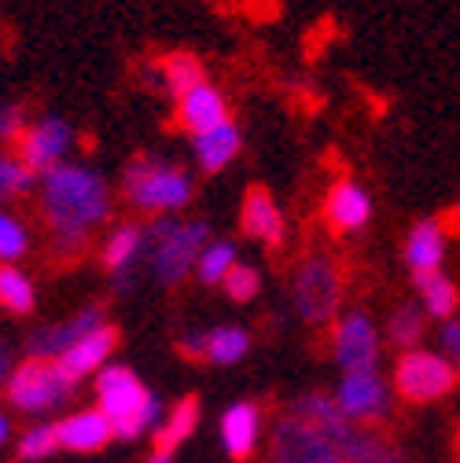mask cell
<instances>
[{"mask_svg": "<svg viewBox=\"0 0 460 463\" xmlns=\"http://www.w3.org/2000/svg\"><path fill=\"white\" fill-rule=\"evenodd\" d=\"M236 265H240V250H236L233 240H210L206 250H203L199 261H196V279H199L203 287H221L225 276L233 272Z\"/></svg>", "mask_w": 460, "mask_h": 463, "instance_id": "obj_28", "label": "cell"}, {"mask_svg": "<svg viewBox=\"0 0 460 463\" xmlns=\"http://www.w3.org/2000/svg\"><path fill=\"white\" fill-rule=\"evenodd\" d=\"M287 412H295L299 420L313 423L335 445V452L347 459V463H406L401 449L387 434H379L376 427H365V423L347 420V416L335 409V401L328 393H306Z\"/></svg>", "mask_w": 460, "mask_h": 463, "instance_id": "obj_3", "label": "cell"}, {"mask_svg": "<svg viewBox=\"0 0 460 463\" xmlns=\"http://www.w3.org/2000/svg\"><path fill=\"white\" fill-rule=\"evenodd\" d=\"M148 463H174V452H158V449H151Z\"/></svg>", "mask_w": 460, "mask_h": 463, "instance_id": "obj_39", "label": "cell"}, {"mask_svg": "<svg viewBox=\"0 0 460 463\" xmlns=\"http://www.w3.org/2000/svg\"><path fill=\"white\" fill-rule=\"evenodd\" d=\"M114 350H119V331H114V327L107 324V327L92 331L89 338H81L78 345H71V350L60 357V364H63V368H67L74 379L100 375V372L110 364Z\"/></svg>", "mask_w": 460, "mask_h": 463, "instance_id": "obj_21", "label": "cell"}, {"mask_svg": "<svg viewBox=\"0 0 460 463\" xmlns=\"http://www.w3.org/2000/svg\"><path fill=\"white\" fill-rule=\"evenodd\" d=\"M55 449H60V430H55V423H34V427H26L19 434V445H15L19 459H26V463L48 459Z\"/></svg>", "mask_w": 460, "mask_h": 463, "instance_id": "obj_32", "label": "cell"}, {"mask_svg": "<svg viewBox=\"0 0 460 463\" xmlns=\"http://www.w3.org/2000/svg\"><path fill=\"white\" fill-rule=\"evenodd\" d=\"M37 306V287L19 265H0V309L12 317H30Z\"/></svg>", "mask_w": 460, "mask_h": 463, "instance_id": "obj_26", "label": "cell"}, {"mask_svg": "<svg viewBox=\"0 0 460 463\" xmlns=\"http://www.w3.org/2000/svg\"><path fill=\"white\" fill-rule=\"evenodd\" d=\"M41 217L52 240L63 250H81L96 228H103L114 213V192L100 169L85 162H63L37 181Z\"/></svg>", "mask_w": 460, "mask_h": 463, "instance_id": "obj_1", "label": "cell"}, {"mask_svg": "<svg viewBox=\"0 0 460 463\" xmlns=\"http://www.w3.org/2000/svg\"><path fill=\"white\" fill-rule=\"evenodd\" d=\"M417 279V295H420V309L435 320H453V313L460 309V287L438 269V272H420Z\"/></svg>", "mask_w": 460, "mask_h": 463, "instance_id": "obj_24", "label": "cell"}, {"mask_svg": "<svg viewBox=\"0 0 460 463\" xmlns=\"http://www.w3.org/2000/svg\"><path fill=\"white\" fill-rule=\"evenodd\" d=\"M438 338H442V354H446V357L453 361V368L460 372V320H456V317H453V320H446Z\"/></svg>", "mask_w": 460, "mask_h": 463, "instance_id": "obj_35", "label": "cell"}, {"mask_svg": "<svg viewBox=\"0 0 460 463\" xmlns=\"http://www.w3.org/2000/svg\"><path fill=\"white\" fill-rule=\"evenodd\" d=\"M292 306L302 324L310 327H328L339 320L342 306V269L331 254L313 250L299 261L292 276Z\"/></svg>", "mask_w": 460, "mask_h": 463, "instance_id": "obj_6", "label": "cell"}, {"mask_svg": "<svg viewBox=\"0 0 460 463\" xmlns=\"http://www.w3.org/2000/svg\"><path fill=\"white\" fill-rule=\"evenodd\" d=\"M379 327L365 309H350L331 324V361L342 375L350 372H379Z\"/></svg>", "mask_w": 460, "mask_h": 463, "instance_id": "obj_9", "label": "cell"}, {"mask_svg": "<svg viewBox=\"0 0 460 463\" xmlns=\"http://www.w3.org/2000/svg\"><path fill=\"white\" fill-rule=\"evenodd\" d=\"M74 140H78V133L67 118H60V114H41V118H34V126L26 129V137L19 140V158L37 173V177H44L48 169L71 162Z\"/></svg>", "mask_w": 460, "mask_h": 463, "instance_id": "obj_11", "label": "cell"}, {"mask_svg": "<svg viewBox=\"0 0 460 463\" xmlns=\"http://www.w3.org/2000/svg\"><path fill=\"white\" fill-rule=\"evenodd\" d=\"M446 250H449V232L438 217H420L409 236H406V265L413 269V276L420 272H438L442 261H446Z\"/></svg>", "mask_w": 460, "mask_h": 463, "instance_id": "obj_18", "label": "cell"}, {"mask_svg": "<svg viewBox=\"0 0 460 463\" xmlns=\"http://www.w3.org/2000/svg\"><path fill=\"white\" fill-rule=\"evenodd\" d=\"M174 122L188 137H199L206 129H217L225 122H233V110H228V99H225V92L217 85L203 81V85H196L192 92H185L174 103Z\"/></svg>", "mask_w": 460, "mask_h": 463, "instance_id": "obj_16", "label": "cell"}, {"mask_svg": "<svg viewBox=\"0 0 460 463\" xmlns=\"http://www.w3.org/2000/svg\"><path fill=\"white\" fill-rule=\"evenodd\" d=\"M100 261L110 272L114 287H119V291H129L133 272L140 269V261H148V224H140V221L114 224L100 243Z\"/></svg>", "mask_w": 460, "mask_h": 463, "instance_id": "obj_14", "label": "cell"}, {"mask_svg": "<svg viewBox=\"0 0 460 463\" xmlns=\"http://www.w3.org/2000/svg\"><path fill=\"white\" fill-rule=\"evenodd\" d=\"M15 357H12V345L0 338V393H8V383H12V375H15Z\"/></svg>", "mask_w": 460, "mask_h": 463, "instance_id": "obj_37", "label": "cell"}, {"mask_svg": "<svg viewBox=\"0 0 460 463\" xmlns=\"http://www.w3.org/2000/svg\"><path fill=\"white\" fill-rule=\"evenodd\" d=\"M214 240L203 217H155L148 224V272L158 287H177L196 276V261Z\"/></svg>", "mask_w": 460, "mask_h": 463, "instance_id": "obj_5", "label": "cell"}, {"mask_svg": "<svg viewBox=\"0 0 460 463\" xmlns=\"http://www.w3.org/2000/svg\"><path fill=\"white\" fill-rule=\"evenodd\" d=\"M424 317L427 313L420 306H413V302L394 306V313L387 317V338L398 345L401 354L417 350V345H420V338H424Z\"/></svg>", "mask_w": 460, "mask_h": 463, "instance_id": "obj_29", "label": "cell"}, {"mask_svg": "<svg viewBox=\"0 0 460 463\" xmlns=\"http://www.w3.org/2000/svg\"><path fill=\"white\" fill-rule=\"evenodd\" d=\"M240 228L244 236H251L254 243L262 247H280L283 236H287V217L276 203V195L262 184L247 188L244 192V203H240Z\"/></svg>", "mask_w": 460, "mask_h": 463, "instance_id": "obj_15", "label": "cell"}, {"mask_svg": "<svg viewBox=\"0 0 460 463\" xmlns=\"http://www.w3.org/2000/svg\"><path fill=\"white\" fill-rule=\"evenodd\" d=\"M30 126L34 118L23 103H0V144H19Z\"/></svg>", "mask_w": 460, "mask_h": 463, "instance_id": "obj_34", "label": "cell"}, {"mask_svg": "<svg viewBox=\"0 0 460 463\" xmlns=\"http://www.w3.org/2000/svg\"><path fill=\"white\" fill-rule=\"evenodd\" d=\"M8 438H12V423H8V416L0 412V449L8 445Z\"/></svg>", "mask_w": 460, "mask_h": 463, "instance_id": "obj_38", "label": "cell"}, {"mask_svg": "<svg viewBox=\"0 0 460 463\" xmlns=\"http://www.w3.org/2000/svg\"><path fill=\"white\" fill-rule=\"evenodd\" d=\"M100 327H107V313L100 306H85L67 320L34 327L26 335V361H60L71 345H78L81 338H89Z\"/></svg>", "mask_w": 460, "mask_h": 463, "instance_id": "obj_13", "label": "cell"}, {"mask_svg": "<svg viewBox=\"0 0 460 463\" xmlns=\"http://www.w3.org/2000/svg\"><path fill=\"white\" fill-rule=\"evenodd\" d=\"M331 401L347 420L376 427L390 412V386H387V379L379 372H350V375L339 379Z\"/></svg>", "mask_w": 460, "mask_h": 463, "instance_id": "obj_12", "label": "cell"}, {"mask_svg": "<svg viewBox=\"0 0 460 463\" xmlns=\"http://www.w3.org/2000/svg\"><path fill=\"white\" fill-rule=\"evenodd\" d=\"M96 409L110 420L114 438H129V441L155 434L166 420L162 401L126 364H107L96 375Z\"/></svg>", "mask_w": 460, "mask_h": 463, "instance_id": "obj_4", "label": "cell"}, {"mask_svg": "<svg viewBox=\"0 0 460 463\" xmlns=\"http://www.w3.org/2000/svg\"><path fill=\"white\" fill-rule=\"evenodd\" d=\"M78 379L60 361H23L8 383V404L26 416H48L74 397Z\"/></svg>", "mask_w": 460, "mask_h": 463, "instance_id": "obj_7", "label": "cell"}, {"mask_svg": "<svg viewBox=\"0 0 460 463\" xmlns=\"http://www.w3.org/2000/svg\"><path fill=\"white\" fill-rule=\"evenodd\" d=\"M122 199L151 221L181 217V210H188L196 199V181L188 177L185 165L140 151L122 169Z\"/></svg>", "mask_w": 460, "mask_h": 463, "instance_id": "obj_2", "label": "cell"}, {"mask_svg": "<svg viewBox=\"0 0 460 463\" xmlns=\"http://www.w3.org/2000/svg\"><path fill=\"white\" fill-rule=\"evenodd\" d=\"M37 173L19 158V155H8L0 151V206L12 203V199H23L37 188Z\"/></svg>", "mask_w": 460, "mask_h": 463, "instance_id": "obj_31", "label": "cell"}, {"mask_svg": "<svg viewBox=\"0 0 460 463\" xmlns=\"http://www.w3.org/2000/svg\"><path fill=\"white\" fill-rule=\"evenodd\" d=\"M221 291L233 298V302H254L258 298V291H262V272L251 265V261H240L233 272L225 276V283H221Z\"/></svg>", "mask_w": 460, "mask_h": 463, "instance_id": "obj_33", "label": "cell"}, {"mask_svg": "<svg viewBox=\"0 0 460 463\" xmlns=\"http://www.w3.org/2000/svg\"><path fill=\"white\" fill-rule=\"evenodd\" d=\"M251 354V331L240 327V324H221V327H210V342H206V361L210 364H240L244 357Z\"/></svg>", "mask_w": 460, "mask_h": 463, "instance_id": "obj_27", "label": "cell"}, {"mask_svg": "<svg viewBox=\"0 0 460 463\" xmlns=\"http://www.w3.org/2000/svg\"><path fill=\"white\" fill-rule=\"evenodd\" d=\"M269 463H347L335 445L306 420H299L295 412H283L273 423V438H269Z\"/></svg>", "mask_w": 460, "mask_h": 463, "instance_id": "obj_10", "label": "cell"}, {"mask_svg": "<svg viewBox=\"0 0 460 463\" xmlns=\"http://www.w3.org/2000/svg\"><path fill=\"white\" fill-rule=\"evenodd\" d=\"M456 379H460V372L453 368V361L446 354L420 350V345L417 350H406L394 364V393L413 404L446 397L456 386Z\"/></svg>", "mask_w": 460, "mask_h": 463, "instance_id": "obj_8", "label": "cell"}, {"mask_svg": "<svg viewBox=\"0 0 460 463\" xmlns=\"http://www.w3.org/2000/svg\"><path fill=\"white\" fill-rule=\"evenodd\" d=\"M203 81H206V71H203V60L196 52H166L155 63V85L174 96V103Z\"/></svg>", "mask_w": 460, "mask_h": 463, "instance_id": "obj_23", "label": "cell"}, {"mask_svg": "<svg viewBox=\"0 0 460 463\" xmlns=\"http://www.w3.org/2000/svg\"><path fill=\"white\" fill-rule=\"evenodd\" d=\"M244 151V133L236 122H225L217 129H206L199 137H192V158L203 173H225Z\"/></svg>", "mask_w": 460, "mask_h": 463, "instance_id": "obj_20", "label": "cell"}, {"mask_svg": "<svg viewBox=\"0 0 460 463\" xmlns=\"http://www.w3.org/2000/svg\"><path fill=\"white\" fill-rule=\"evenodd\" d=\"M196 427H199V401L196 397H185V401H177L174 409L166 412L162 427L151 434L155 438V449L158 452H177V445H185Z\"/></svg>", "mask_w": 460, "mask_h": 463, "instance_id": "obj_25", "label": "cell"}, {"mask_svg": "<svg viewBox=\"0 0 460 463\" xmlns=\"http://www.w3.org/2000/svg\"><path fill=\"white\" fill-rule=\"evenodd\" d=\"M324 221H328L331 232H342V236L361 232L372 221V195H369V188H361L350 177L335 181L324 192Z\"/></svg>", "mask_w": 460, "mask_h": 463, "instance_id": "obj_17", "label": "cell"}, {"mask_svg": "<svg viewBox=\"0 0 460 463\" xmlns=\"http://www.w3.org/2000/svg\"><path fill=\"white\" fill-rule=\"evenodd\" d=\"M55 430H60V449L71 452H100L114 438V427L100 409H81L55 423Z\"/></svg>", "mask_w": 460, "mask_h": 463, "instance_id": "obj_22", "label": "cell"}, {"mask_svg": "<svg viewBox=\"0 0 460 463\" xmlns=\"http://www.w3.org/2000/svg\"><path fill=\"white\" fill-rule=\"evenodd\" d=\"M206 342H210V331H188L181 335V354L188 361H206Z\"/></svg>", "mask_w": 460, "mask_h": 463, "instance_id": "obj_36", "label": "cell"}, {"mask_svg": "<svg viewBox=\"0 0 460 463\" xmlns=\"http://www.w3.org/2000/svg\"><path fill=\"white\" fill-rule=\"evenodd\" d=\"M262 438V409L254 401H236L228 404L221 416V445L233 459H247L258 449Z\"/></svg>", "mask_w": 460, "mask_h": 463, "instance_id": "obj_19", "label": "cell"}, {"mask_svg": "<svg viewBox=\"0 0 460 463\" xmlns=\"http://www.w3.org/2000/svg\"><path fill=\"white\" fill-rule=\"evenodd\" d=\"M34 247V236L19 213L0 206V265H19Z\"/></svg>", "mask_w": 460, "mask_h": 463, "instance_id": "obj_30", "label": "cell"}]
</instances>
